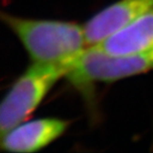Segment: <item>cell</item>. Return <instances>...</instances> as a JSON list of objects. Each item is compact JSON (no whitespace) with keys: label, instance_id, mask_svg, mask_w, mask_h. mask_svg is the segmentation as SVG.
Masks as SVG:
<instances>
[{"label":"cell","instance_id":"cell-3","mask_svg":"<svg viewBox=\"0 0 153 153\" xmlns=\"http://www.w3.org/2000/svg\"><path fill=\"white\" fill-rule=\"evenodd\" d=\"M153 71V49L125 55H109L90 46L67 75L72 84L82 87L94 82H114Z\"/></svg>","mask_w":153,"mask_h":153},{"label":"cell","instance_id":"cell-5","mask_svg":"<svg viewBox=\"0 0 153 153\" xmlns=\"http://www.w3.org/2000/svg\"><path fill=\"white\" fill-rule=\"evenodd\" d=\"M153 8V0H118L84 24L88 47L97 46Z\"/></svg>","mask_w":153,"mask_h":153},{"label":"cell","instance_id":"cell-1","mask_svg":"<svg viewBox=\"0 0 153 153\" xmlns=\"http://www.w3.org/2000/svg\"><path fill=\"white\" fill-rule=\"evenodd\" d=\"M1 19L20 41L32 63L64 66L71 71L88 47L84 25L76 22L30 19L6 12H2Z\"/></svg>","mask_w":153,"mask_h":153},{"label":"cell","instance_id":"cell-2","mask_svg":"<svg viewBox=\"0 0 153 153\" xmlns=\"http://www.w3.org/2000/svg\"><path fill=\"white\" fill-rule=\"evenodd\" d=\"M69 68L32 63L15 79L0 105L1 135L34 112L58 81L67 76Z\"/></svg>","mask_w":153,"mask_h":153},{"label":"cell","instance_id":"cell-4","mask_svg":"<svg viewBox=\"0 0 153 153\" xmlns=\"http://www.w3.org/2000/svg\"><path fill=\"white\" fill-rule=\"evenodd\" d=\"M71 121L58 117L25 120L1 135L2 150L33 153L47 147L68 130Z\"/></svg>","mask_w":153,"mask_h":153},{"label":"cell","instance_id":"cell-6","mask_svg":"<svg viewBox=\"0 0 153 153\" xmlns=\"http://www.w3.org/2000/svg\"><path fill=\"white\" fill-rule=\"evenodd\" d=\"M97 46L109 55L153 49V8Z\"/></svg>","mask_w":153,"mask_h":153}]
</instances>
